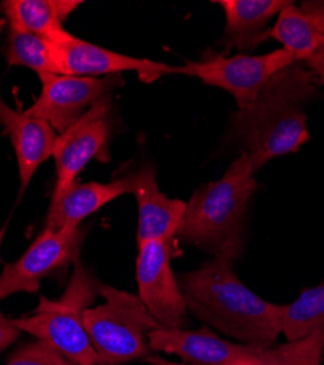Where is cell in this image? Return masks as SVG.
Wrapping results in <instances>:
<instances>
[{
	"mask_svg": "<svg viewBox=\"0 0 324 365\" xmlns=\"http://www.w3.org/2000/svg\"><path fill=\"white\" fill-rule=\"evenodd\" d=\"M104 304L83 313V324L97 352V365H123L152 355L150 331L161 326L139 297L101 284Z\"/></svg>",
	"mask_w": 324,
	"mask_h": 365,
	"instance_id": "5b68a950",
	"label": "cell"
},
{
	"mask_svg": "<svg viewBox=\"0 0 324 365\" xmlns=\"http://www.w3.org/2000/svg\"><path fill=\"white\" fill-rule=\"evenodd\" d=\"M281 326L288 341L324 330V284L305 288L296 301L281 306Z\"/></svg>",
	"mask_w": 324,
	"mask_h": 365,
	"instance_id": "d6986e66",
	"label": "cell"
},
{
	"mask_svg": "<svg viewBox=\"0 0 324 365\" xmlns=\"http://www.w3.org/2000/svg\"><path fill=\"white\" fill-rule=\"evenodd\" d=\"M225 14V31L219 40L222 54L235 48L249 54L266 41L268 25L288 5L289 0H218Z\"/></svg>",
	"mask_w": 324,
	"mask_h": 365,
	"instance_id": "9a60e30c",
	"label": "cell"
},
{
	"mask_svg": "<svg viewBox=\"0 0 324 365\" xmlns=\"http://www.w3.org/2000/svg\"><path fill=\"white\" fill-rule=\"evenodd\" d=\"M317 94L313 73L300 63L283 69L264 86L254 104L231 117V136L250 157L254 171L296 154L310 140L303 104Z\"/></svg>",
	"mask_w": 324,
	"mask_h": 365,
	"instance_id": "7a4b0ae2",
	"label": "cell"
},
{
	"mask_svg": "<svg viewBox=\"0 0 324 365\" xmlns=\"http://www.w3.org/2000/svg\"><path fill=\"white\" fill-rule=\"evenodd\" d=\"M324 352V330L305 338L264 349L251 365H320Z\"/></svg>",
	"mask_w": 324,
	"mask_h": 365,
	"instance_id": "44dd1931",
	"label": "cell"
},
{
	"mask_svg": "<svg viewBox=\"0 0 324 365\" xmlns=\"http://www.w3.org/2000/svg\"><path fill=\"white\" fill-rule=\"evenodd\" d=\"M0 126L4 128L5 135L9 136L15 149L21 182L18 200H21L38 167L53 155L58 135L47 121L8 106L2 93H0Z\"/></svg>",
	"mask_w": 324,
	"mask_h": 365,
	"instance_id": "5bb4252c",
	"label": "cell"
},
{
	"mask_svg": "<svg viewBox=\"0 0 324 365\" xmlns=\"http://www.w3.org/2000/svg\"><path fill=\"white\" fill-rule=\"evenodd\" d=\"M40 79L41 94L25 113L47 121L57 135L69 130L94 104L113 97L114 91L125 85L122 75L83 78L48 73Z\"/></svg>",
	"mask_w": 324,
	"mask_h": 365,
	"instance_id": "9c48e42d",
	"label": "cell"
},
{
	"mask_svg": "<svg viewBox=\"0 0 324 365\" xmlns=\"http://www.w3.org/2000/svg\"><path fill=\"white\" fill-rule=\"evenodd\" d=\"M132 195L137 202V245L160 240L171 245L184 220L187 203L167 197L158 187L154 167H143L130 173Z\"/></svg>",
	"mask_w": 324,
	"mask_h": 365,
	"instance_id": "4fadbf2b",
	"label": "cell"
},
{
	"mask_svg": "<svg viewBox=\"0 0 324 365\" xmlns=\"http://www.w3.org/2000/svg\"><path fill=\"white\" fill-rule=\"evenodd\" d=\"M266 38L282 44V48L296 57L297 63L313 73L317 86L324 85V36L296 4L292 2L278 15Z\"/></svg>",
	"mask_w": 324,
	"mask_h": 365,
	"instance_id": "e0dca14e",
	"label": "cell"
},
{
	"mask_svg": "<svg viewBox=\"0 0 324 365\" xmlns=\"http://www.w3.org/2000/svg\"><path fill=\"white\" fill-rule=\"evenodd\" d=\"M126 193H132L130 174L110 182L75 181L63 193L51 197V203L47 210L46 228H78L83 220Z\"/></svg>",
	"mask_w": 324,
	"mask_h": 365,
	"instance_id": "2e32d148",
	"label": "cell"
},
{
	"mask_svg": "<svg viewBox=\"0 0 324 365\" xmlns=\"http://www.w3.org/2000/svg\"><path fill=\"white\" fill-rule=\"evenodd\" d=\"M85 232L46 228L28 250L14 263L5 264L0 273V298L12 294H34L43 279L79 262Z\"/></svg>",
	"mask_w": 324,
	"mask_h": 365,
	"instance_id": "ba28073f",
	"label": "cell"
},
{
	"mask_svg": "<svg viewBox=\"0 0 324 365\" xmlns=\"http://www.w3.org/2000/svg\"><path fill=\"white\" fill-rule=\"evenodd\" d=\"M6 232V225L0 230V250H2V242ZM2 260V256H0ZM21 334V330L14 324V320L8 319L2 312H0V352H4L11 344H14Z\"/></svg>",
	"mask_w": 324,
	"mask_h": 365,
	"instance_id": "603a6c76",
	"label": "cell"
},
{
	"mask_svg": "<svg viewBox=\"0 0 324 365\" xmlns=\"http://www.w3.org/2000/svg\"><path fill=\"white\" fill-rule=\"evenodd\" d=\"M47 41L51 48L56 75L105 78L137 72L143 82H154L165 75H174L172 66L103 48L72 36L65 28L48 36Z\"/></svg>",
	"mask_w": 324,
	"mask_h": 365,
	"instance_id": "52a82bcc",
	"label": "cell"
},
{
	"mask_svg": "<svg viewBox=\"0 0 324 365\" xmlns=\"http://www.w3.org/2000/svg\"><path fill=\"white\" fill-rule=\"evenodd\" d=\"M4 54L11 66L28 68L37 72L38 76L54 73L51 48L44 37L8 26Z\"/></svg>",
	"mask_w": 324,
	"mask_h": 365,
	"instance_id": "ffe728a7",
	"label": "cell"
},
{
	"mask_svg": "<svg viewBox=\"0 0 324 365\" xmlns=\"http://www.w3.org/2000/svg\"><path fill=\"white\" fill-rule=\"evenodd\" d=\"M232 260L212 257L177 277L189 312L240 344L269 349L281 326V306L250 291L235 275Z\"/></svg>",
	"mask_w": 324,
	"mask_h": 365,
	"instance_id": "6da1fadb",
	"label": "cell"
},
{
	"mask_svg": "<svg viewBox=\"0 0 324 365\" xmlns=\"http://www.w3.org/2000/svg\"><path fill=\"white\" fill-rule=\"evenodd\" d=\"M154 352L180 356L193 365H251L264 351L258 346L232 344L219 338L211 329H155L148 334Z\"/></svg>",
	"mask_w": 324,
	"mask_h": 365,
	"instance_id": "7c38bea8",
	"label": "cell"
},
{
	"mask_svg": "<svg viewBox=\"0 0 324 365\" xmlns=\"http://www.w3.org/2000/svg\"><path fill=\"white\" fill-rule=\"evenodd\" d=\"M79 5V0H5L0 8L11 28L47 38L63 29V21Z\"/></svg>",
	"mask_w": 324,
	"mask_h": 365,
	"instance_id": "ac0fdd59",
	"label": "cell"
},
{
	"mask_svg": "<svg viewBox=\"0 0 324 365\" xmlns=\"http://www.w3.org/2000/svg\"><path fill=\"white\" fill-rule=\"evenodd\" d=\"M145 362H148L151 365H193V364H177V362H171V361H167L158 355H150L148 358H145Z\"/></svg>",
	"mask_w": 324,
	"mask_h": 365,
	"instance_id": "d4e9b609",
	"label": "cell"
},
{
	"mask_svg": "<svg viewBox=\"0 0 324 365\" xmlns=\"http://www.w3.org/2000/svg\"><path fill=\"white\" fill-rule=\"evenodd\" d=\"M137 249V297L162 329L186 327L189 309L171 270V245L150 240L139 242Z\"/></svg>",
	"mask_w": 324,
	"mask_h": 365,
	"instance_id": "8fae6325",
	"label": "cell"
},
{
	"mask_svg": "<svg viewBox=\"0 0 324 365\" xmlns=\"http://www.w3.org/2000/svg\"><path fill=\"white\" fill-rule=\"evenodd\" d=\"M296 62L285 48L273 50L268 54H235L206 53L197 62H186L174 66V73L200 79L204 85L225 89L237 103L239 110L254 104L275 75L292 66Z\"/></svg>",
	"mask_w": 324,
	"mask_h": 365,
	"instance_id": "8992f818",
	"label": "cell"
},
{
	"mask_svg": "<svg viewBox=\"0 0 324 365\" xmlns=\"http://www.w3.org/2000/svg\"><path fill=\"white\" fill-rule=\"evenodd\" d=\"M6 365H75L62 354L54 351L51 346L41 341L29 342L18 348Z\"/></svg>",
	"mask_w": 324,
	"mask_h": 365,
	"instance_id": "7402d4cb",
	"label": "cell"
},
{
	"mask_svg": "<svg viewBox=\"0 0 324 365\" xmlns=\"http://www.w3.org/2000/svg\"><path fill=\"white\" fill-rule=\"evenodd\" d=\"M254 174L250 157L241 152L219 180L193 193L177 237L214 257L237 259L243 252L246 209L257 187Z\"/></svg>",
	"mask_w": 324,
	"mask_h": 365,
	"instance_id": "3957f363",
	"label": "cell"
},
{
	"mask_svg": "<svg viewBox=\"0 0 324 365\" xmlns=\"http://www.w3.org/2000/svg\"><path fill=\"white\" fill-rule=\"evenodd\" d=\"M101 282L80 262L73 264L69 285L61 299L40 298L33 314L14 324L51 346L75 365H97L98 356L88 336L83 313L100 297Z\"/></svg>",
	"mask_w": 324,
	"mask_h": 365,
	"instance_id": "277c9868",
	"label": "cell"
},
{
	"mask_svg": "<svg viewBox=\"0 0 324 365\" xmlns=\"http://www.w3.org/2000/svg\"><path fill=\"white\" fill-rule=\"evenodd\" d=\"M300 11L324 36V0H307L301 4Z\"/></svg>",
	"mask_w": 324,
	"mask_h": 365,
	"instance_id": "cb8c5ba5",
	"label": "cell"
},
{
	"mask_svg": "<svg viewBox=\"0 0 324 365\" xmlns=\"http://www.w3.org/2000/svg\"><path fill=\"white\" fill-rule=\"evenodd\" d=\"M111 100L108 97L94 104L78 123L57 136L51 155L57 175L53 196L69 189L93 160L110 161L108 145L114 130Z\"/></svg>",
	"mask_w": 324,
	"mask_h": 365,
	"instance_id": "30bf717a",
	"label": "cell"
}]
</instances>
